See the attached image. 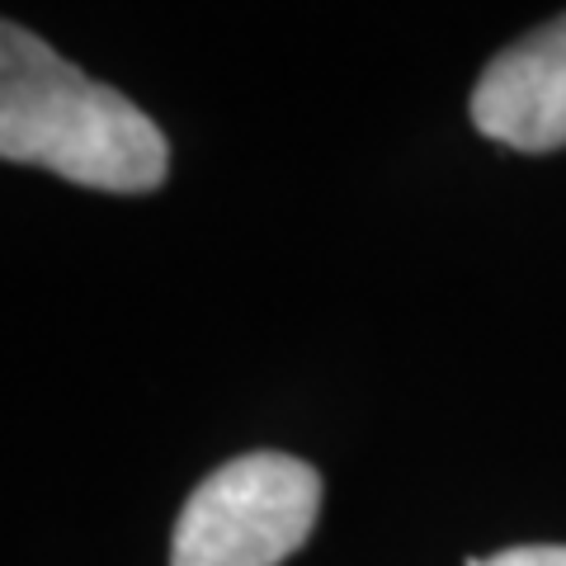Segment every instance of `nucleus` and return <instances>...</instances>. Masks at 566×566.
Returning <instances> with one entry per match:
<instances>
[{
    "instance_id": "nucleus-1",
    "label": "nucleus",
    "mask_w": 566,
    "mask_h": 566,
    "mask_svg": "<svg viewBox=\"0 0 566 566\" xmlns=\"http://www.w3.org/2000/svg\"><path fill=\"white\" fill-rule=\"evenodd\" d=\"M0 161L85 189L147 193L166 180L170 147L128 95L91 81L39 33L0 20Z\"/></svg>"
},
{
    "instance_id": "nucleus-2",
    "label": "nucleus",
    "mask_w": 566,
    "mask_h": 566,
    "mask_svg": "<svg viewBox=\"0 0 566 566\" xmlns=\"http://www.w3.org/2000/svg\"><path fill=\"white\" fill-rule=\"evenodd\" d=\"M322 476L289 453H245L189 495L170 566H279L307 543Z\"/></svg>"
},
{
    "instance_id": "nucleus-3",
    "label": "nucleus",
    "mask_w": 566,
    "mask_h": 566,
    "mask_svg": "<svg viewBox=\"0 0 566 566\" xmlns=\"http://www.w3.org/2000/svg\"><path fill=\"white\" fill-rule=\"evenodd\" d=\"M472 123L515 151L566 147V14L495 57L472 91Z\"/></svg>"
},
{
    "instance_id": "nucleus-4",
    "label": "nucleus",
    "mask_w": 566,
    "mask_h": 566,
    "mask_svg": "<svg viewBox=\"0 0 566 566\" xmlns=\"http://www.w3.org/2000/svg\"><path fill=\"white\" fill-rule=\"evenodd\" d=\"M468 566H566V547H505L482 562L472 557Z\"/></svg>"
}]
</instances>
